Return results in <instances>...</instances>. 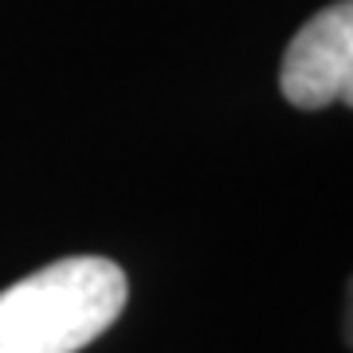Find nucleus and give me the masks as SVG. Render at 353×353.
<instances>
[{
  "mask_svg": "<svg viewBox=\"0 0 353 353\" xmlns=\"http://www.w3.org/2000/svg\"><path fill=\"white\" fill-rule=\"evenodd\" d=\"M122 267L75 255L0 290V353H79L126 310Z\"/></svg>",
  "mask_w": 353,
  "mask_h": 353,
  "instance_id": "1",
  "label": "nucleus"
},
{
  "mask_svg": "<svg viewBox=\"0 0 353 353\" xmlns=\"http://www.w3.org/2000/svg\"><path fill=\"white\" fill-rule=\"evenodd\" d=\"M283 94L299 110L353 102V4L338 0L299 28L283 55Z\"/></svg>",
  "mask_w": 353,
  "mask_h": 353,
  "instance_id": "2",
  "label": "nucleus"
}]
</instances>
